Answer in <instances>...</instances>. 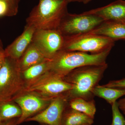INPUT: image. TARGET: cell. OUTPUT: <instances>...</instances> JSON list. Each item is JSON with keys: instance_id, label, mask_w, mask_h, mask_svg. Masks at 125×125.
<instances>
[{"instance_id": "cell-1", "label": "cell", "mask_w": 125, "mask_h": 125, "mask_svg": "<svg viewBox=\"0 0 125 125\" xmlns=\"http://www.w3.org/2000/svg\"><path fill=\"white\" fill-rule=\"evenodd\" d=\"M107 67L106 63L85 66L73 70L62 78L72 85V88L65 94L68 101L77 98L93 99V90L98 85Z\"/></svg>"}, {"instance_id": "cell-2", "label": "cell", "mask_w": 125, "mask_h": 125, "mask_svg": "<svg viewBox=\"0 0 125 125\" xmlns=\"http://www.w3.org/2000/svg\"><path fill=\"white\" fill-rule=\"evenodd\" d=\"M66 0H39L26 19V24L36 29H57L68 13Z\"/></svg>"}, {"instance_id": "cell-3", "label": "cell", "mask_w": 125, "mask_h": 125, "mask_svg": "<svg viewBox=\"0 0 125 125\" xmlns=\"http://www.w3.org/2000/svg\"><path fill=\"white\" fill-rule=\"evenodd\" d=\"M111 50L93 54L82 52L61 50L51 60L49 71L61 77L67 75L73 70L85 66L106 63Z\"/></svg>"}, {"instance_id": "cell-4", "label": "cell", "mask_w": 125, "mask_h": 125, "mask_svg": "<svg viewBox=\"0 0 125 125\" xmlns=\"http://www.w3.org/2000/svg\"><path fill=\"white\" fill-rule=\"evenodd\" d=\"M24 88L17 61L6 57L0 70V101H13Z\"/></svg>"}, {"instance_id": "cell-5", "label": "cell", "mask_w": 125, "mask_h": 125, "mask_svg": "<svg viewBox=\"0 0 125 125\" xmlns=\"http://www.w3.org/2000/svg\"><path fill=\"white\" fill-rule=\"evenodd\" d=\"M62 50L96 54L111 50L114 41L106 37L91 33L64 36Z\"/></svg>"}, {"instance_id": "cell-6", "label": "cell", "mask_w": 125, "mask_h": 125, "mask_svg": "<svg viewBox=\"0 0 125 125\" xmlns=\"http://www.w3.org/2000/svg\"><path fill=\"white\" fill-rule=\"evenodd\" d=\"M72 88V85L66 82L62 77L49 71L26 86L23 93H31L45 98L53 99L65 95Z\"/></svg>"}, {"instance_id": "cell-7", "label": "cell", "mask_w": 125, "mask_h": 125, "mask_svg": "<svg viewBox=\"0 0 125 125\" xmlns=\"http://www.w3.org/2000/svg\"><path fill=\"white\" fill-rule=\"evenodd\" d=\"M104 21L97 16L85 12L79 14L68 13L57 29L64 36H76L89 33Z\"/></svg>"}, {"instance_id": "cell-8", "label": "cell", "mask_w": 125, "mask_h": 125, "mask_svg": "<svg viewBox=\"0 0 125 125\" xmlns=\"http://www.w3.org/2000/svg\"><path fill=\"white\" fill-rule=\"evenodd\" d=\"M64 38L58 29H36L32 42L45 58L51 60L62 50Z\"/></svg>"}, {"instance_id": "cell-9", "label": "cell", "mask_w": 125, "mask_h": 125, "mask_svg": "<svg viewBox=\"0 0 125 125\" xmlns=\"http://www.w3.org/2000/svg\"><path fill=\"white\" fill-rule=\"evenodd\" d=\"M53 99L45 98L27 92L21 94L13 101L18 104L21 110V116L18 118V125L44 110Z\"/></svg>"}, {"instance_id": "cell-10", "label": "cell", "mask_w": 125, "mask_h": 125, "mask_svg": "<svg viewBox=\"0 0 125 125\" xmlns=\"http://www.w3.org/2000/svg\"><path fill=\"white\" fill-rule=\"evenodd\" d=\"M68 104L65 95L57 96L52 99L44 110L25 122H36L47 125H61L62 114Z\"/></svg>"}, {"instance_id": "cell-11", "label": "cell", "mask_w": 125, "mask_h": 125, "mask_svg": "<svg viewBox=\"0 0 125 125\" xmlns=\"http://www.w3.org/2000/svg\"><path fill=\"white\" fill-rule=\"evenodd\" d=\"M36 29L26 25L22 33L4 50L6 56L18 61L32 42Z\"/></svg>"}, {"instance_id": "cell-12", "label": "cell", "mask_w": 125, "mask_h": 125, "mask_svg": "<svg viewBox=\"0 0 125 125\" xmlns=\"http://www.w3.org/2000/svg\"><path fill=\"white\" fill-rule=\"evenodd\" d=\"M85 12L97 16L104 21L125 23V1L118 0L104 7Z\"/></svg>"}, {"instance_id": "cell-13", "label": "cell", "mask_w": 125, "mask_h": 125, "mask_svg": "<svg viewBox=\"0 0 125 125\" xmlns=\"http://www.w3.org/2000/svg\"><path fill=\"white\" fill-rule=\"evenodd\" d=\"M88 33L106 37L115 41L125 39V23L117 21H104Z\"/></svg>"}, {"instance_id": "cell-14", "label": "cell", "mask_w": 125, "mask_h": 125, "mask_svg": "<svg viewBox=\"0 0 125 125\" xmlns=\"http://www.w3.org/2000/svg\"><path fill=\"white\" fill-rule=\"evenodd\" d=\"M31 42L20 58L17 61L19 69L23 71L29 67L48 60Z\"/></svg>"}, {"instance_id": "cell-15", "label": "cell", "mask_w": 125, "mask_h": 125, "mask_svg": "<svg viewBox=\"0 0 125 125\" xmlns=\"http://www.w3.org/2000/svg\"><path fill=\"white\" fill-rule=\"evenodd\" d=\"M94 119L67 106L62 114L61 125H91Z\"/></svg>"}, {"instance_id": "cell-16", "label": "cell", "mask_w": 125, "mask_h": 125, "mask_svg": "<svg viewBox=\"0 0 125 125\" xmlns=\"http://www.w3.org/2000/svg\"><path fill=\"white\" fill-rule=\"evenodd\" d=\"M51 60H48L20 71L21 75L25 84V87L37 79L43 74L49 71Z\"/></svg>"}, {"instance_id": "cell-17", "label": "cell", "mask_w": 125, "mask_h": 125, "mask_svg": "<svg viewBox=\"0 0 125 125\" xmlns=\"http://www.w3.org/2000/svg\"><path fill=\"white\" fill-rule=\"evenodd\" d=\"M93 93L94 96L104 99L112 105L117 99L125 95V89L109 88L98 84L94 88Z\"/></svg>"}, {"instance_id": "cell-18", "label": "cell", "mask_w": 125, "mask_h": 125, "mask_svg": "<svg viewBox=\"0 0 125 125\" xmlns=\"http://www.w3.org/2000/svg\"><path fill=\"white\" fill-rule=\"evenodd\" d=\"M68 106L93 119L94 118L96 109L95 101L94 99L87 100L81 98L73 99L68 101Z\"/></svg>"}, {"instance_id": "cell-19", "label": "cell", "mask_w": 125, "mask_h": 125, "mask_svg": "<svg viewBox=\"0 0 125 125\" xmlns=\"http://www.w3.org/2000/svg\"><path fill=\"white\" fill-rule=\"evenodd\" d=\"M21 115L20 107L14 101H0V122L10 119L19 118Z\"/></svg>"}, {"instance_id": "cell-20", "label": "cell", "mask_w": 125, "mask_h": 125, "mask_svg": "<svg viewBox=\"0 0 125 125\" xmlns=\"http://www.w3.org/2000/svg\"><path fill=\"white\" fill-rule=\"evenodd\" d=\"M18 8L5 1L0 0V17L12 16L18 13Z\"/></svg>"}, {"instance_id": "cell-21", "label": "cell", "mask_w": 125, "mask_h": 125, "mask_svg": "<svg viewBox=\"0 0 125 125\" xmlns=\"http://www.w3.org/2000/svg\"><path fill=\"white\" fill-rule=\"evenodd\" d=\"M113 120L111 125H125V119L120 111L117 102L111 105Z\"/></svg>"}, {"instance_id": "cell-22", "label": "cell", "mask_w": 125, "mask_h": 125, "mask_svg": "<svg viewBox=\"0 0 125 125\" xmlns=\"http://www.w3.org/2000/svg\"><path fill=\"white\" fill-rule=\"evenodd\" d=\"M104 85L109 88L125 89V79L120 80L111 81Z\"/></svg>"}, {"instance_id": "cell-23", "label": "cell", "mask_w": 125, "mask_h": 125, "mask_svg": "<svg viewBox=\"0 0 125 125\" xmlns=\"http://www.w3.org/2000/svg\"><path fill=\"white\" fill-rule=\"evenodd\" d=\"M18 118H13L0 122V125H18Z\"/></svg>"}, {"instance_id": "cell-24", "label": "cell", "mask_w": 125, "mask_h": 125, "mask_svg": "<svg viewBox=\"0 0 125 125\" xmlns=\"http://www.w3.org/2000/svg\"><path fill=\"white\" fill-rule=\"evenodd\" d=\"M119 109L125 114V97L122 99L117 102Z\"/></svg>"}, {"instance_id": "cell-25", "label": "cell", "mask_w": 125, "mask_h": 125, "mask_svg": "<svg viewBox=\"0 0 125 125\" xmlns=\"http://www.w3.org/2000/svg\"><path fill=\"white\" fill-rule=\"evenodd\" d=\"M5 1L9 2L10 4L15 6V7L19 8V4L20 0H2Z\"/></svg>"}, {"instance_id": "cell-26", "label": "cell", "mask_w": 125, "mask_h": 125, "mask_svg": "<svg viewBox=\"0 0 125 125\" xmlns=\"http://www.w3.org/2000/svg\"><path fill=\"white\" fill-rule=\"evenodd\" d=\"M4 50L0 53V70L2 67L3 63L4 62L6 58Z\"/></svg>"}, {"instance_id": "cell-27", "label": "cell", "mask_w": 125, "mask_h": 125, "mask_svg": "<svg viewBox=\"0 0 125 125\" xmlns=\"http://www.w3.org/2000/svg\"><path fill=\"white\" fill-rule=\"evenodd\" d=\"M68 3L71 2H82L84 4H87L92 0H66Z\"/></svg>"}, {"instance_id": "cell-28", "label": "cell", "mask_w": 125, "mask_h": 125, "mask_svg": "<svg viewBox=\"0 0 125 125\" xmlns=\"http://www.w3.org/2000/svg\"><path fill=\"white\" fill-rule=\"evenodd\" d=\"M4 49L3 48V46H2V42L1 40L0 39V53H1V52L2 51H4Z\"/></svg>"}, {"instance_id": "cell-29", "label": "cell", "mask_w": 125, "mask_h": 125, "mask_svg": "<svg viewBox=\"0 0 125 125\" xmlns=\"http://www.w3.org/2000/svg\"><path fill=\"white\" fill-rule=\"evenodd\" d=\"M42 125H45V124H42Z\"/></svg>"}]
</instances>
